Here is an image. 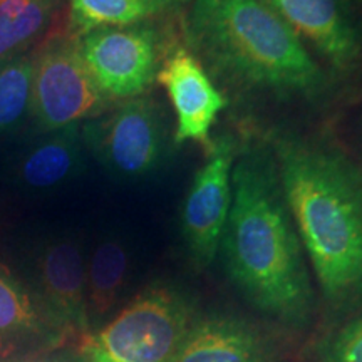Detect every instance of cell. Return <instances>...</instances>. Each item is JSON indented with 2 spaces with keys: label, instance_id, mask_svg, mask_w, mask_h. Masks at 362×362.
Here are the masks:
<instances>
[{
  "label": "cell",
  "instance_id": "1",
  "mask_svg": "<svg viewBox=\"0 0 362 362\" xmlns=\"http://www.w3.org/2000/svg\"><path fill=\"white\" fill-rule=\"evenodd\" d=\"M181 39L232 101L324 111L342 88L262 0H192Z\"/></svg>",
  "mask_w": 362,
  "mask_h": 362
},
{
  "label": "cell",
  "instance_id": "2",
  "mask_svg": "<svg viewBox=\"0 0 362 362\" xmlns=\"http://www.w3.org/2000/svg\"><path fill=\"white\" fill-rule=\"evenodd\" d=\"M218 253L230 282L255 309L284 324L305 322L314 304L310 275L267 141L240 146Z\"/></svg>",
  "mask_w": 362,
  "mask_h": 362
},
{
  "label": "cell",
  "instance_id": "3",
  "mask_svg": "<svg viewBox=\"0 0 362 362\" xmlns=\"http://www.w3.org/2000/svg\"><path fill=\"white\" fill-rule=\"evenodd\" d=\"M285 200L324 297L334 305L362 298V161L325 136L274 129Z\"/></svg>",
  "mask_w": 362,
  "mask_h": 362
},
{
  "label": "cell",
  "instance_id": "4",
  "mask_svg": "<svg viewBox=\"0 0 362 362\" xmlns=\"http://www.w3.org/2000/svg\"><path fill=\"white\" fill-rule=\"evenodd\" d=\"M194 322L192 302L170 285L134 297L98 334L83 339L86 362H175Z\"/></svg>",
  "mask_w": 362,
  "mask_h": 362
},
{
  "label": "cell",
  "instance_id": "5",
  "mask_svg": "<svg viewBox=\"0 0 362 362\" xmlns=\"http://www.w3.org/2000/svg\"><path fill=\"white\" fill-rule=\"evenodd\" d=\"M81 134L86 149L119 180L153 176L175 146L168 111L146 94L121 101L84 121Z\"/></svg>",
  "mask_w": 362,
  "mask_h": 362
},
{
  "label": "cell",
  "instance_id": "6",
  "mask_svg": "<svg viewBox=\"0 0 362 362\" xmlns=\"http://www.w3.org/2000/svg\"><path fill=\"white\" fill-rule=\"evenodd\" d=\"M158 19V17H156ZM181 37L170 24L149 19L101 27L78 35L81 59L107 101L144 96L158 79L166 52Z\"/></svg>",
  "mask_w": 362,
  "mask_h": 362
},
{
  "label": "cell",
  "instance_id": "7",
  "mask_svg": "<svg viewBox=\"0 0 362 362\" xmlns=\"http://www.w3.org/2000/svg\"><path fill=\"white\" fill-rule=\"evenodd\" d=\"M107 101L81 59L69 22L39 45L34 56L30 117L40 133L81 124L107 110Z\"/></svg>",
  "mask_w": 362,
  "mask_h": 362
},
{
  "label": "cell",
  "instance_id": "8",
  "mask_svg": "<svg viewBox=\"0 0 362 362\" xmlns=\"http://www.w3.org/2000/svg\"><path fill=\"white\" fill-rule=\"evenodd\" d=\"M339 84L362 78L361 0H262Z\"/></svg>",
  "mask_w": 362,
  "mask_h": 362
},
{
  "label": "cell",
  "instance_id": "9",
  "mask_svg": "<svg viewBox=\"0 0 362 362\" xmlns=\"http://www.w3.org/2000/svg\"><path fill=\"white\" fill-rule=\"evenodd\" d=\"M240 146L233 133L214 138V148L194 173L181 205V235L192 260L202 269L214 264L220 252L232 206V171Z\"/></svg>",
  "mask_w": 362,
  "mask_h": 362
},
{
  "label": "cell",
  "instance_id": "10",
  "mask_svg": "<svg viewBox=\"0 0 362 362\" xmlns=\"http://www.w3.org/2000/svg\"><path fill=\"white\" fill-rule=\"evenodd\" d=\"M156 83L165 88L173 110L175 146L194 143L208 155L214 148L211 131L230 101L181 37L166 52Z\"/></svg>",
  "mask_w": 362,
  "mask_h": 362
},
{
  "label": "cell",
  "instance_id": "11",
  "mask_svg": "<svg viewBox=\"0 0 362 362\" xmlns=\"http://www.w3.org/2000/svg\"><path fill=\"white\" fill-rule=\"evenodd\" d=\"M37 304L61 337H88L86 260L74 240L56 238L40 248L34 264Z\"/></svg>",
  "mask_w": 362,
  "mask_h": 362
},
{
  "label": "cell",
  "instance_id": "12",
  "mask_svg": "<svg viewBox=\"0 0 362 362\" xmlns=\"http://www.w3.org/2000/svg\"><path fill=\"white\" fill-rule=\"evenodd\" d=\"M175 362H274L264 337L242 319L215 314L194 320Z\"/></svg>",
  "mask_w": 362,
  "mask_h": 362
},
{
  "label": "cell",
  "instance_id": "13",
  "mask_svg": "<svg viewBox=\"0 0 362 362\" xmlns=\"http://www.w3.org/2000/svg\"><path fill=\"white\" fill-rule=\"evenodd\" d=\"M86 146L81 124L42 133L22 153L16 166L17 181L33 189L61 187L84 171Z\"/></svg>",
  "mask_w": 362,
  "mask_h": 362
},
{
  "label": "cell",
  "instance_id": "14",
  "mask_svg": "<svg viewBox=\"0 0 362 362\" xmlns=\"http://www.w3.org/2000/svg\"><path fill=\"white\" fill-rule=\"evenodd\" d=\"M67 22L61 0H0V62L37 49Z\"/></svg>",
  "mask_w": 362,
  "mask_h": 362
},
{
  "label": "cell",
  "instance_id": "15",
  "mask_svg": "<svg viewBox=\"0 0 362 362\" xmlns=\"http://www.w3.org/2000/svg\"><path fill=\"white\" fill-rule=\"evenodd\" d=\"M27 339L56 344L62 337L47 322L34 293L0 262V341L21 347Z\"/></svg>",
  "mask_w": 362,
  "mask_h": 362
},
{
  "label": "cell",
  "instance_id": "16",
  "mask_svg": "<svg viewBox=\"0 0 362 362\" xmlns=\"http://www.w3.org/2000/svg\"><path fill=\"white\" fill-rule=\"evenodd\" d=\"M129 253L116 238L103 240L86 264L89 320L103 319L115 309L128 280Z\"/></svg>",
  "mask_w": 362,
  "mask_h": 362
},
{
  "label": "cell",
  "instance_id": "17",
  "mask_svg": "<svg viewBox=\"0 0 362 362\" xmlns=\"http://www.w3.org/2000/svg\"><path fill=\"white\" fill-rule=\"evenodd\" d=\"M148 0H69V25L74 35L101 27H124L163 17Z\"/></svg>",
  "mask_w": 362,
  "mask_h": 362
},
{
  "label": "cell",
  "instance_id": "18",
  "mask_svg": "<svg viewBox=\"0 0 362 362\" xmlns=\"http://www.w3.org/2000/svg\"><path fill=\"white\" fill-rule=\"evenodd\" d=\"M35 51L0 62V136L11 134L30 115Z\"/></svg>",
  "mask_w": 362,
  "mask_h": 362
},
{
  "label": "cell",
  "instance_id": "19",
  "mask_svg": "<svg viewBox=\"0 0 362 362\" xmlns=\"http://www.w3.org/2000/svg\"><path fill=\"white\" fill-rule=\"evenodd\" d=\"M322 362H362V314L330 339L324 347Z\"/></svg>",
  "mask_w": 362,
  "mask_h": 362
},
{
  "label": "cell",
  "instance_id": "20",
  "mask_svg": "<svg viewBox=\"0 0 362 362\" xmlns=\"http://www.w3.org/2000/svg\"><path fill=\"white\" fill-rule=\"evenodd\" d=\"M148 2H151L153 6L168 16V13H176L187 8L192 4V0H148Z\"/></svg>",
  "mask_w": 362,
  "mask_h": 362
},
{
  "label": "cell",
  "instance_id": "21",
  "mask_svg": "<svg viewBox=\"0 0 362 362\" xmlns=\"http://www.w3.org/2000/svg\"><path fill=\"white\" fill-rule=\"evenodd\" d=\"M19 349V346L0 341V362H13L16 361V352Z\"/></svg>",
  "mask_w": 362,
  "mask_h": 362
},
{
  "label": "cell",
  "instance_id": "22",
  "mask_svg": "<svg viewBox=\"0 0 362 362\" xmlns=\"http://www.w3.org/2000/svg\"><path fill=\"white\" fill-rule=\"evenodd\" d=\"M29 362H69V359H66V357L62 356H52V357H42V359H35Z\"/></svg>",
  "mask_w": 362,
  "mask_h": 362
},
{
  "label": "cell",
  "instance_id": "23",
  "mask_svg": "<svg viewBox=\"0 0 362 362\" xmlns=\"http://www.w3.org/2000/svg\"><path fill=\"white\" fill-rule=\"evenodd\" d=\"M359 136H361V143H362V112H361V117H359Z\"/></svg>",
  "mask_w": 362,
  "mask_h": 362
}]
</instances>
